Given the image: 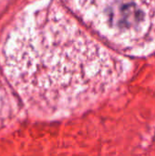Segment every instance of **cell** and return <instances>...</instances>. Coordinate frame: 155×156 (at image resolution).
<instances>
[{
	"label": "cell",
	"instance_id": "6da1fadb",
	"mask_svg": "<svg viewBox=\"0 0 155 156\" xmlns=\"http://www.w3.org/2000/svg\"><path fill=\"white\" fill-rule=\"evenodd\" d=\"M0 67L28 114L49 121L96 105L132 69L58 0H34L14 17L0 41Z\"/></svg>",
	"mask_w": 155,
	"mask_h": 156
},
{
	"label": "cell",
	"instance_id": "7a4b0ae2",
	"mask_svg": "<svg viewBox=\"0 0 155 156\" xmlns=\"http://www.w3.org/2000/svg\"><path fill=\"white\" fill-rule=\"evenodd\" d=\"M89 27L129 56L155 50V0H64Z\"/></svg>",
	"mask_w": 155,
	"mask_h": 156
},
{
	"label": "cell",
	"instance_id": "3957f363",
	"mask_svg": "<svg viewBox=\"0 0 155 156\" xmlns=\"http://www.w3.org/2000/svg\"><path fill=\"white\" fill-rule=\"evenodd\" d=\"M22 115V109L9 83L0 74V134L14 127Z\"/></svg>",
	"mask_w": 155,
	"mask_h": 156
},
{
	"label": "cell",
	"instance_id": "277c9868",
	"mask_svg": "<svg viewBox=\"0 0 155 156\" xmlns=\"http://www.w3.org/2000/svg\"><path fill=\"white\" fill-rule=\"evenodd\" d=\"M13 0H0V13L9 5L10 2H12Z\"/></svg>",
	"mask_w": 155,
	"mask_h": 156
}]
</instances>
